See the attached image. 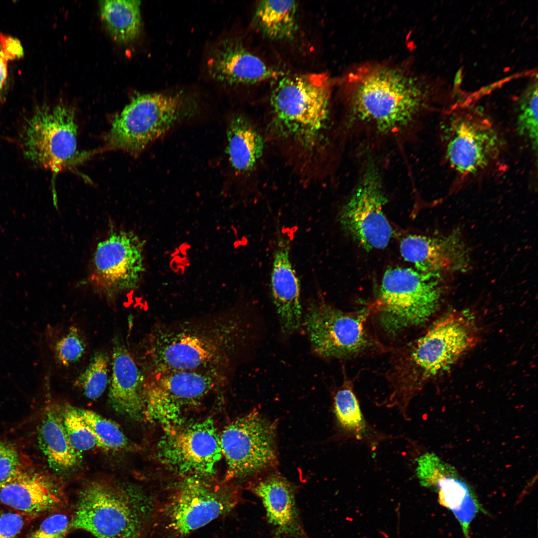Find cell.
Instances as JSON below:
<instances>
[{"label":"cell","mask_w":538,"mask_h":538,"mask_svg":"<svg viewBox=\"0 0 538 538\" xmlns=\"http://www.w3.org/2000/svg\"><path fill=\"white\" fill-rule=\"evenodd\" d=\"M331 83L326 73L284 77L271 94L265 132L277 146L309 154L328 142Z\"/></svg>","instance_id":"cell-1"},{"label":"cell","mask_w":538,"mask_h":538,"mask_svg":"<svg viewBox=\"0 0 538 538\" xmlns=\"http://www.w3.org/2000/svg\"><path fill=\"white\" fill-rule=\"evenodd\" d=\"M478 328L469 310L451 312L419 338L397 351L389 380L399 398L410 401L431 378L446 370L478 340Z\"/></svg>","instance_id":"cell-2"},{"label":"cell","mask_w":538,"mask_h":538,"mask_svg":"<svg viewBox=\"0 0 538 538\" xmlns=\"http://www.w3.org/2000/svg\"><path fill=\"white\" fill-rule=\"evenodd\" d=\"M351 113L382 133L407 126L427 102L429 90L420 80L397 68L362 66L348 76Z\"/></svg>","instance_id":"cell-3"},{"label":"cell","mask_w":538,"mask_h":538,"mask_svg":"<svg viewBox=\"0 0 538 538\" xmlns=\"http://www.w3.org/2000/svg\"><path fill=\"white\" fill-rule=\"evenodd\" d=\"M71 528L96 538H147L154 498L133 485L106 481L88 483L79 492Z\"/></svg>","instance_id":"cell-4"},{"label":"cell","mask_w":538,"mask_h":538,"mask_svg":"<svg viewBox=\"0 0 538 538\" xmlns=\"http://www.w3.org/2000/svg\"><path fill=\"white\" fill-rule=\"evenodd\" d=\"M211 478L185 476L164 495L154 498L150 537L188 538L196 530L230 513L239 501L237 487Z\"/></svg>","instance_id":"cell-5"},{"label":"cell","mask_w":538,"mask_h":538,"mask_svg":"<svg viewBox=\"0 0 538 538\" xmlns=\"http://www.w3.org/2000/svg\"><path fill=\"white\" fill-rule=\"evenodd\" d=\"M440 277L410 268L387 270L376 306L384 332L395 336L427 322L440 306L443 293Z\"/></svg>","instance_id":"cell-6"},{"label":"cell","mask_w":538,"mask_h":538,"mask_svg":"<svg viewBox=\"0 0 538 538\" xmlns=\"http://www.w3.org/2000/svg\"><path fill=\"white\" fill-rule=\"evenodd\" d=\"M75 111L64 103L36 107L19 135L24 157L37 167L57 173L83 163L93 152H80Z\"/></svg>","instance_id":"cell-7"},{"label":"cell","mask_w":538,"mask_h":538,"mask_svg":"<svg viewBox=\"0 0 538 538\" xmlns=\"http://www.w3.org/2000/svg\"><path fill=\"white\" fill-rule=\"evenodd\" d=\"M441 132L446 160L461 176L485 170L502 153L501 136L492 121L478 107L453 106L446 112Z\"/></svg>","instance_id":"cell-8"},{"label":"cell","mask_w":538,"mask_h":538,"mask_svg":"<svg viewBox=\"0 0 538 538\" xmlns=\"http://www.w3.org/2000/svg\"><path fill=\"white\" fill-rule=\"evenodd\" d=\"M184 103L180 94L136 95L113 119L103 149L138 155L172 127L181 115Z\"/></svg>","instance_id":"cell-9"},{"label":"cell","mask_w":538,"mask_h":538,"mask_svg":"<svg viewBox=\"0 0 538 538\" xmlns=\"http://www.w3.org/2000/svg\"><path fill=\"white\" fill-rule=\"evenodd\" d=\"M209 327L185 326L158 335L153 346L157 373L214 369L235 347L239 325Z\"/></svg>","instance_id":"cell-10"},{"label":"cell","mask_w":538,"mask_h":538,"mask_svg":"<svg viewBox=\"0 0 538 538\" xmlns=\"http://www.w3.org/2000/svg\"><path fill=\"white\" fill-rule=\"evenodd\" d=\"M369 316L366 309L345 311L318 300L309 303L302 322L316 355L343 359L361 355L374 345Z\"/></svg>","instance_id":"cell-11"},{"label":"cell","mask_w":538,"mask_h":538,"mask_svg":"<svg viewBox=\"0 0 538 538\" xmlns=\"http://www.w3.org/2000/svg\"><path fill=\"white\" fill-rule=\"evenodd\" d=\"M222 379L216 368L160 372L145 384L143 418L167 430L179 425L183 414L195 406Z\"/></svg>","instance_id":"cell-12"},{"label":"cell","mask_w":538,"mask_h":538,"mask_svg":"<svg viewBox=\"0 0 538 538\" xmlns=\"http://www.w3.org/2000/svg\"><path fill=\"white\" fill-rule=\"evenodd\" d=\"M275 427L257 410L235 419L220 434L227 469L225 481L243 480L276 460Z\"/></svg>","instance_id":"cell-13"},{"label":"cell","mask_w":538,"mask_h":538,"mask_svg":"<svg viewBox=\"0 0 538 538\" xmlns=\"http://www.w3.org/2000/svg\"><path fill=\"white\" fill-rule=\"evenodd\" d=\"M387 201L380 174L370 164L338 218L343 230L367 251L383 249L390 242L393 231L384 212Z\"/></svg>","instance_id":"cell-14"},{"label":"cell","mask_w":538,"mask_h":538,"mask_svg":"<svg viewBox=\"0 0 538 538\" xmlns=\"http://www.w3.org/2000/svg\"><path fill=\"white\" fill-rule=\"evenodd\" d=\"M157 452L164 464L184 476L211 478L223 456L220 434L211 418L166 430Z\"/></svg>","instance_id":"cell-15"},{"label":"cell","mask_w":538,"mask_h":538,"mask_svg":"<svg viewBox=\"0 0 538 538\" xmlns=\"http://www.w3.org/2000/svg\"><path fill=\"white\" fill-rule=\"evenodd\" d=\"M144 243L132 231H112L98 244L91 280L108 297L136 288L144 272Z\"/></svg>","instance_id":"cell-16"},{"label":"cell","mask_w":538,"mask_h":538,"mask_svg":"<svg viewBox=\"0 0 538 538\" xmlns=\"http://www.w3.org/2000/svg\"><path fill=\"white\" fill-rule=\"evenodd\" d=\"M400 249L405 261L425 273L463 272L470 265L468 248L456 232L438 237L408 235L401 240Z\"/></svg>","instance_id":"cell-17"},{"label":"cell","mask_w":538,"mask_h":538,"mask_svg":"<svg viewBox=\"0 0 538 538\" xmlns=\"http://www.w3.org/2000/svg\"><path fill=\"white\" fill-rule=\"evenodd\" d=\"M65 502L60 482L28 465L0 489V504L33 518L58 509Z\"/></svg>","instance_id":"cell-18"},{"label":"cell","mask_w":538,"mask_h":538,"mask_svg":"<svg viewBox=\"0 0 538 538\" xmlns=\"http://www.w3.org/2000/svg\"><path fill=\"white\" fill-rule=\"evenodd\" d=\"M271 293L281 332L288 336L302 321L299 279L290 259V242L279 234L271 273Z\"/></svg>","instance_id":"cell-19"},{"label":"cell","mask_w":538,"mask_h":538,"mask_svg":"<svg viewBox=\"0 0 538 538\" xmlns=\"http://www.w3.org/2000/svg\"><path fill=\"white\" fill-rule=\"evenodd\" d=\"M207 70L215 80L230 85L253 84L282 74L231 39L223 40L214 48Z\"/></svg>","instance_id":"cell-20"},{"label":"cell","mask_w":538,"mask_h":538,"mask_svg":"<svg viewBox=\"0 0 538 538\" xmlns=\"http://www.w3.org/2000/svg\"><path fill=\"white\" fill-rule=\"evenodd\" d=\"M145 384L142 375L122 340L114 339L112 373L108 400L118 413L133 420L143 418Z\"/></svg>","instance_id":"cell-21"},{"label":"cell","mask_w":538,"mask_h":538,"mask_svg":"<svg viewBox=\"0 0 538 538\" xmlns=\"http://www.w3.org/2000/svg\"><path fill=\"white\" fill-rule=\"evenodd\" d=\"M227 136L228 158L236 173L248 175L256 171L265 150L263 132L246 117L239 115L230 120Z\"/></svg>","instance_id":"cell-22"},{"label":"cell","mask_w":538,"mask_h":538,"mask_svg":"<svg viewBox=\"0 0 538 538\" xmlns=\"http://www.w3.org/2000/svg\"><path fill=\"white\" fill-rule=\"evenodd\" d=\"M39 447L50 467L64 472L76 467L81 459V453L70 444L64 426L62 408L52 403L46 406L38 426Z\"/></svg>","instance_id":"cell-23"},{"label":"cell","mask_w":538,"mask_h":538,"mask_svg":"<svg viewBox=\"0 0 538 538\" xmlns=\"http://www.w3.org/2000/svg\"><path fill=\"white\" fill-rule=\"evenodd\" d=\"M262 500L269 521L279 531H296L297 514L294 494L291 485L282 477L272 474L251 485Z\"/></svg>","instance_id":"cell-24"},{"label":"cell","mask_w":538,"mask_h":538,"mask_svg":"<svg viewBox=\"0 0 538 538\" xmlns=\"http://www.w3.org/2000/svg\"><path fill=\"white\" fill-rule=\"evenodd\" d=\"M438 490L439 503L450 510L459 522L466 538H469V527L480 510L477 499L466 484L460 480L442 475H436L428 486Z\"/></svg>","instance_id":"cell-25"},{"label":"cell","mask_w":538,"mask_h":538,"mask_svg":"<svg viewBox=\"0 0 538 538\" xmlns=\"http://www.w3.org/2000/svg\"><path fill=\"white\" fill-rule=\"evenodd\" d=\"M140 6L137 0L100 1L102 18L115 40L128 43L138 36L141 26Z\"/></svg>","instance_id":"cell-26"},{"label":"cell","mask_w":538,"mask_h":538,"mask_svg":"<svg viewBox=\"0 0 538 538\" xmlns=\"http://www.w3.org/2000/svg\"><path fill=\"white\" fill-rule=\"evenodd\" d=\"M297 8L294 0H261L257 6L256 20L269 37L290 38L296 29Z\"/></svg>","instance_id":"cell-27"},{"label":"cell","mask_w":538,"mask_h":538,"mask_svg":"<svg viewBox=\"0 0 538 538\" xmlns=\"http://www.w3.org/2000/svg\"><path fill=\"white\" fill-rule=\"evenodd\" d=\"M335 413L344 430L355 436L364 432L366 423L359 402L349 381L343 382L334 398Z\"/></svg>","instance_id":"cell-28"},{"label":"cell","mask_w":538,"mask_h":538,"mask_svg":"<svg viewBox=\"0 0 538 538\" xmlns=\"http://www.w3.org/2000/svg\"><path fill=\"white\" fill-rule=\"evenodd\" d=\"M537 77L527 86L518 100L517 129L518 134L537 152L538 139Z\"/></svg>","instance_id":"cell-29"},{"label":"cell","mask_w":538,"mask_h":538,"mask_svg":"<svg viewBox=\"0 0 538 538\" xmlns=\"http://www.w3.org/2000/svg\"><path fill=\"white\" fill-rule=\"evenodd\" d=\"M77 410L97 438L100 447L113 451L125 450L129 447L128 438L116 423L93 410L79 408Z\"/></svg>","instance_id":"cell-30"},{"label":"cell","mask_w":538,"mask_h":538,"mask_svg":"<svg viewBox=\"0 0 538 538\" xmlns=\"http://www.w3.org/2000/svg\"><path fill=\"white\" fill-rule=\"evenodd\" d=\"M109 359L107 354L101 351L94 353L89 363L75 384L88 399L95 400L104 393L108 383Z\"/></svg>","instance_id":"cell-31"},{"label":"cell","mask_w":538,"mask_h":538,"mask_svg":"<svg viewBox=\"0 0 538 538\" xmlns=\"http://www.w3.org/2000/svg\"><path fill=\"white\" fill-rule=\"evenodd\" d=\"M62 416L68 440L75 450L81 453L100 447L97 438L83 420L77 407L65 406L62 408Z\"/></svg>","instance_id":"cell-32"},{"label":"cell","mask_w":538,"mask_h":538,"mask_svg":"<svg viewBox=\"0 0 538 538\" xmlns=\"http://www.w3.org/2000/svg\"><path fill=\"white\" fill-rule=\"evenodd\" d=\"M86 348V341L81 332L77 327L71 326L57 341L55 352L59 362L64 366H68L82 357Z\"/></svg>","instance_id":"cell-33"},{"label":"cell","mask_w":538,"mask_h":538,"mask_svg":"<svg viewBox=\"0 0 538 538\" xmlns=\"http://www.w3.org/2000/svg\"><path fill=\"white\" fill-rule=\"evenodd\" d=\"M26 466L15 447L0 440V489Z\"/></svg>","instance_id":"cell-34"},{"label":"cell","mask_w":538,"mask_h":538,"mask_svg":"<svg viewBox=\"0 0 538 538\" xmlns=\"http://www.w3.org/2000/svg\"><path fill=\"white\" fill-rule=\"evenodd\" d=\"M71 520L63 513H55L44 519L26 538H66Z\"/></svg>","instance_id":"cell-35"},{"label":"cell","mask_w":538,"mask_h":538,"mask_svg":"<svg viewBox=\"0 0 538 538\" xmlns=\"http://www.w3.org/2000/svg\"><path fill=\"white\" fill-rule=\"evenodd\" d=\"M23 55V49L20 41L0 32V92L7 78L8 62Z\"/></svg>","instance_id":"cell-36"},{"label":"cell","mask_w":538,"mask_h":538,"mask_svg":"<svg viewBox=\"0 0 538 538\" xmlns=\"http://www.w3.org/2000/svg\"><path fill=\"white\" fill-rule=\"evenodd\" d=\"M31 518L18 511H0V538H16Z\"/></svg>","instance_id":"cell-37"}]
</instances>
